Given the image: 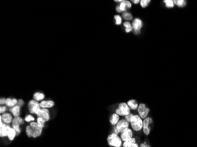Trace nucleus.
<instances>
[{"instance_id":"obj_22","label":"nucleus","mask_w":197,"mask_h":147,"mask_svg":"<svg viewBox=\"0 0 197 147\" xmlns=\"http://www.w3.org/2000/svg\"><path fill=\"white\" fill-rule=\"evenodd\" d=\"M17 136V133L16 131L12 128H11V129L9 130L8 133V135H7V138L8 140L9 141H13L15 137Z\"/></svg>"},{"instance_id":"obj_12","label":"nucleus","mask_w":197,"mask_h":147,"mask_svg":"<svg viewBox=\"0 0 197 147\" xmlns=\"http://www.w3.org/2000/svg\"><path fill=\"white\" fill-rule=\"evenodd\" d=\"M123 142L128 141L130 140H131L133 137V130L131 128H128L125 131L122 132L119 134Z\"/></svg>"},{"instance_id":"obj_31","label":"nucleus","mask_w":197,"mask_h":147,"mask_svg":"<svg viewBox=\"0 0 197 147\" xmlns=\"http://www.w3.org/2000/svg\"><path fill=\"white\" fill-rule=\"evenodd\" d=\"M174 4L175 5H177V6H180V7L185 6L186 5V4H187L186 1H185V0H174Z\"/></svg>"},{"instance_id":"obj_7","label":"nucleus","mask_w":197,"mask_h":147,"mask_svg":"<svg viewBox=\"0 0 197 147\" xmlns=\"http://www.w3.org/2000/svg\"><path fill=\"white\" fill-rule=\"evenodd\" d=\"M153 123H154L153 119L150 117H148L144 120L142 131H143L144 134L146 136H149V134L151 133V128L150 127V125L151 124H152Z\"/></svg>"},{"instance_id":"obj_17","label":"nucleus","mask_w":197,"mask_h":147,"mask_svg":"<svg viewBox=\"0 0 197 147\" xmlns=\"http://www.w3.org/2000/svg\"><path fill=\"white\" fill-rule=\"evenodd\" d=\"M122 147H139V145L138 144L136 138L133 137L131 140L123 142Z\"/></svg>"},{"instance_id":"obj_35","label":"nucleus","mask_w":197,"mask_h":147,"mask_svg":"<svg viewBox=\"0 0 197 147\" xmlns=\"http://www.w3.org/2000/svg\"><path fill=\"white\" fill-rule=\"evenodd\" d=\"M17 105H19V107H21V108L23 107L25 105V101L24 100H22V98H19V99H18V103H17Z\"/></svg>"},{"instance_id":"obj_16","label":"nucleus","mask_w":197,"mask_h":147,"mask_svg":"<svg viewBox=\"0 0 197 147\" xmlns=\"http://www.w3.org/2000/svg\"><path fill=\"white\" fill-rule=\"evenodd\" d=\"M17 103H18V99H17L16 98L14 97L6 98L5 105L9 108H12L15 105H17Z\"/></svg>"},{"instance_id":"obj_8","label":"nucleus","mask_w":197,"mask_h":147,"mask_svg":"<svg viewBox=\"0 0 197 147\" xmlns=\"http://www.w3.org/2000/svg\"><path fill=\"white\" fill-rule=\"evenodd\" d=\"M129 126H130L129 123L123 118L120 120L119 121L118 123V124L115 126H114V127L117 130L119 134H120L122 132L129 128Z\"/></svg>"},{"instance_id":"obj_14","label":"nucleus","mask_w":197,"mask_h":147,"mask_svg":"<svg viewBox=\"0 0 197 147\" xmlns=\"http://www.w3.org/2000/svg\"><path fill=\"white\" fill-rule=\"evenodd\" d=\"M41 108L51 109L55 106V103L52 100H44L40 103Z\"/></svg>"},{"instance_id":"obj_25","label":"nucleus","mask_w":197,"mask_h":147,"mask_svg":"<svg viewBox=\"0 0 197 147\" xmlns=\"http://www.w3.org/2000/svg\"><path fill=\"white\" fill-rule=\"evenodd\" d=\"M123 25L125 28V32L126 33H129L133 31V28L132 26V24L129 21H125L123 24Z\"/></svg>"},{"instance_id":"obj_3","label":"nucleus","mask_w":197,"mask_h":147,"mask_svg":"<svg viewBox=\"0 0 197 147\" xmlns=\"http://www.w3.org/2000/svg\"><path fill=\"white\" fill-rule=\"evenodd\" d=\"M115 113L120 117H125L131 113V110L126 103L122 102L118 104V108L115 110Z\"/></svg>"},{"instance_id":"obj_4","label":"nucleus","mask_w":197,"mask_h":147,"mask_svg":"<svg viewBox=\"0 0 197 147\" xmlns=\"http://www.w3.org/2000/svg\"><path fill=\"white\" fill-rule=\"evenodd\" d=\"M27 109L30 114L37 115L41 110L40 103L33 99L30 100L27 104Z\"/></svg>"},{"instance_id":"obj_27","label":"nucleus","mask_w":197,"mask_h":147,"mask_svg":"<svg viewBox=\"0 0 197 147\" xmlns=\"http://www.w3.org/2000/svg\"><path fill=\"white\" fill-rule=\"evenodd\" d=\"M11 125L12 128L16 131L17 136H19L21 134V131H22L21 125H19L18 124H11Z\"/></svg>"},{"instance_id":"obj_6","label":"nucleus","mask_w":197,"mask_h":147,"mask_svg":"<svg viewBox=\"0 0 197 147\" xmlns=\"http://www.w3.org/2000/svg\"><path fill=\"white\" fill-rule=\"evenodd\" d=\"M138 115L144 120L148 117V115L150 113V109L146 106L144 103H141L139 104V107L137 109Z\"/></svg>"},{"instance_id":"obj_32","label":"nucleus","mask_w":197,"mask_h":147,"mask_svg":"<svg viewBox=\"0 0 197 147\" xmlns=\"http://www.w3.org/2000/svg\"><path fill=\"white\" fill-rule=\"evenodd\" d=\"M118 5H119V7L122 12H124L127 11L128 8H127L126 5V4L124 2V0H122V1L121 3H119V4Z\"/></svg>"},{"instance_id":"obj_39","label":"nucleus","mask_w":197,"mask_h":147,"mask_svg":"<svg viewBox=\"0 0 197 147\" xmlns=\"http://www.w3.org/2000/svg\"><path fill=\"white\" fill-rule=\"evenodd\" d=\"M139 147H151L149 144H148L146 142H143L140 145H139Z\"/></svg>"},{"instance_id":"obj_38","label":"nucleus","mask_w":197,"mask_h":147,"mask_svg":"<svg viewBox=\"0 0 197 147\" xmlns=\"http://www.w3.org/2000/svg\"><path fill=\"white\" fill-rule=\"evenodd\" d=\"M5 101H6V98L1 97V98H0V105H5Z\"/></svg>"},{"instance_id":"obj_41","label":"nucleus","mask_w":197,"mask_h":147,"mask_svg":"<svg viewBox=\"0 0 197 147\" xmlns=\"http://www.w3.org/2000/svg\"><path fill=\"white\" fill-rule=\"evenodd\" d=\"M131 2H132L134 4H138V3H140L139 0H132Z\"/></svg>"},{"instance_id":"obj_29","label":"nucleus","mask_w":197,"mask_h":147,"mask_svg":"<svg viewBox=\"0 0 197 147\" xmlns=\"http://www.w3.org/2000/svg\"><path fill=\"white\" fill-rule=\"evenodd\" d=\"M164 2V4H165V6L167 8H172L174 7V2L172 0H164L163 1Z\"/></svg>"},{"instance_id":"obj_11","label":"nucleus","mask_w":197,"mask_h":147,"mask_svg":"<svg viewBox=\"0 0 197 147\" xmlns=\"http://www.w3.org/2000/svg\"><path fill=\"white\" fill-rule=\"evenodd\" d=\"M14 117L9 112H6L0 115V123L2 122L5 124L11 125L13 121Z\"/></svg>"},{"instance_id":"obj_2","label":"nucleus","mask_w":197,"mask_h":147,"mask_svg":"<svg viewBox=\"0 0 197 147\" xmlns=\"http://www.w3.org/2000/svg\"><path fill=\"white\" fill-rule=\"evenodd\" d=\"M143 121L144 120L138 114H134L129 123L131 129L136 132L142 130Z\"/></svg>"},{"instance_id":"obj_13","label":"nucleus","mask_w":197,"mask_h":147,"mask_svg":"<svg viewBox=\"0 0 197 147\" xmlns=\"http://www.w3.org/2000/svg\"><path fill=\"white\" fill-rule=\"evenodd\" d=\"M11 128V125L5 124L2 122L0 123V137L5 138L7 137L8 133Z\"/></svg>"},{"instance_id":"obj_37","label":"nucleus","mask_w":197,"mask_h":147,"mask_svg":"<svg viewBox=\"0 0 197 147\" xmlns=\"http://www.w3.org/2000/svg\"><path fill=\"white\" fill-rule=\"evenodd\" d=\"M124 2L125 3L128 9H129V8H132V3H131V1H129L128 0H124Z\"/></svg>"},{"instance_id":"obj_23","label":"nucleus","mask_w":197,"mask_h":147,"mask_svg":"<svg viewBox=\"0 0 197 147\" xmlns=\"http://www.w3.org/2000/svg\"><path fill=\"white\" fill-rule=\"evenodd\" d=\"M25 121H24V118H22L21 116H18V117H14L13 121L12 122V124H18L21 126L23 125L25 123Z\"/></svg>"},{"instance_id":"obj_5","label":"nucleus","mask_w":197,"mask_h":147,"mask_svg":"<svg viewBox=\"0 0 197 147\" xmlns=\"http://www.w3.org/2000/svg\"><path fill=\"white\" fill-rule=\"evenodd\" d=\"M143 21L139 18H135L132 20V26L133 32L135 35H139L141 33V29L143 27Z\"/></svg>"},{"instance_id":"obj_20","label":"nucleus","mask_w":197,"mask_h":147,"mask_svg":"<svg viewBox=\"0 0 197 147\" xmlns=\"http://www.w3.org/2000/svg\"><path fill=\"white\" fill-rule=\"evenodd\" d=\"M126 103H127L128 105L129 106V107L130 108L131 110H133V111L137 110V109L139 107V104H138V101L136 100H134V99H131V100H128Z\"/></svg>"},{"instance_id":"obj_1","label":"nucleus","mask_w":197,"mask_h":147,"mask_svg":"<svg viewBox=\"0 0 197 147\" xmlns=\"http://www.w3.org/2000/svg\"><path fill=\"white\" fill-rule=\"evenodd\" d=\"M108 146L110 147H122L123 141L119 134L114 133L108 135L106 138Z\"/></svg>"},{"instance_id":"obj_34","label":"nucleus","mask_w":197,"mask_h":147,"mask_svg":"<svg viewBox=\"0 0 197 147\" xmlns=\"http://www.w3.org/2000/svg\"><path fill=\"white\" fill-rule=\"evenodd\" d=\"M8 107L6 105L0 106V114H2L6 112H8Z\"/></svg>"},{"instance_id":"obj_36","label":"nucleus","mask_w":197,"mask_h":147,"mask_svg":"<svg viewBox=\"0 0 197 147\" xmlns=\"http://www.w3.org/2000/svg\"><path fill=\"white\" fill-rule=\"evenodd\" d=\"M133 115H134V114H133V113H130L129 115H126V116L124 117V119H125V120H126L128 122L130 123V121H131V120L132 117L133 116Z\"/></svg>"},{"instance_id":"obj_26","label":"nucleus","mask_w":197,"mask_h":147,"mask_svg":"<svg viewBox=\"0 0 197 147\" xmlns=\"http://www.w3.org/2000/svg\"><path fill=\"white\" fill-rule=\"evenodd\" d=\"M24 118L25 122L27 123H29V124L36 121L35 117L32 114H26Z\"/></svg>"},{"instance_id":"obj_33","label":"nucleus","mask_w":197,"mask_h":147,"mask_svg":"<svg viewBox=\"0 0 197 147\" xmlns=\"http://www.w3.org/2000/svg\"><path fill=\"white\" fill-rule=\"evenodd\" d=\"M151 2L150 0H141L140 1V5L142 8H146L148 6L149 3Z\"/></svg>"},{"instance_id":"obj_40","label":"nucleus","mask_w":197,"mask_h":147,"mask_svg":"<svg viewBox=\"0 0 197 147\" xmlns=\"http://www.w3.org/2000/svg\"><path fill=\"white\" fill-rule=\"evenodd\" d=\"M116 12H118V13H122V12H121L120 8H119V5H117V6H116Z\"/></svg>"},{"instance_id":"obj_28","label":"nucleus","mask_w":197,"mask_h":147,"mask_svg":"<svg viewBox=\"0 0 197 147\" xmlns=\"http://www.w3.org/2000/svg\"><path fill=\"white\" fill-rule=\"evenodd\" d=\"M114 19H115V24L116 25H121L122 23V17L121 15L118 14V15H114Z\"/></svg>"},{"instance_id":"obj_10","label":"nucleus","mask_w":197,"mask_h":147,"mask_svg":"<svg viewBox=\"0 0 197 147\" xmlns=\"http://www.w3.org/2000/svg\"><path fill=\"white\" fill-rule=\"evenodd\" d=\"M37 117H40L43 119L46 123L48 122L51 119V114L49 109L41 108L37 115Z\"/></svg>"},{"instance_id":"obj_9","label":"nucleus","mask_w":197,"mask_h":147,"mask_svg":"<svg viewBox=\"0 0 197 147\" xmlns=\"http://www.w3.org/2000/svg\"><path fill=\"white\" fill-rule=\"evenodd\" d=\"M30 125V126L32 128L33 131H34V136H33V138H37L38 137H40L43 132V128H41L38 124L35 121L34 122H32L31 123L29 124Z\"/></svg>"},{"instance_id":"obj_15","label":"nucleus","mask_w":197,"mask_h":147,"mask_svg":"<svg viewBox=\"0 0 197 147\" xmlns=\"http://www.w3.org/2000/svg\"><path fill=\"white\" fill-rule=\"evenodd\" d=\"M9 112L13 115L14 117L20 116L21 113V107L18 105L9 108Z\"/></svg>"},{"instance_id":"obj_30","label":"nucleus","mask_w":197,"mask_h":147,"mask_svg":"<svg viewBox=\"0 0 197 147\" xmlns=\"http://www.w3.org/2000/svg\"><path fill=\"white\" fill-rule=\"evenodd\" d=\"M36 122L37 123V124L41 128H44L45 127V123H46V122L43 119H42L40 117H37V118H36Z\"/></svg>"},{"instance_id":"obj_21","label":"nucleus","mask_w":197,"mask_h":147,"mask_svg":"<svg viewBox=\"0 0 197 147\" xmlns=\"http://www.w3.org/2000/svg\"><path fill=\"white\" fill-rule=\"evenodd\" d=\"M25 135L27 136V137L30 138H33V136H34V131L32 128L30 126V125H27L25 127Z\"/></svg>"},{"instance_id":"obj_18","label":"nucleus","mask_w":197,"mask_h":147,"mask_svg":"<svg viewBox=\"0 0 197 147\" xmlns=\"http://www.w3.org/2000/svg\"><path fill=\"white\" fill-rule=\"evenodd\" d=\"M45 98V95L44 93L42 92L37 91L34 93L32 95V99L37 101L38 103H40L42 101L44 100Z\"/></svg>"},{"instance_id":"obj_19","label":"nucleus","mask_w":197,"mask_h":147,"mask_svg":"<svg viewBox=\"0 0 197 147\" xmlns=\"http://www.w3.org/2000/svg\"><path fill=\"white\" fill-rule=\"evenodd\" d=\"M120 120H121L120 116L115 113L110 115L109 118V122H110V124L112 126L114 127L118 124V123L119 121Z\"/></svg>"},{"instance_id":"obj_24","label":"nucleus","mask_w":197,"mask_h":147,"mask_svg":"<svg viewBox=\"0 0 197 147\" xmlns=\"http://www.w3.org/2000/svg\"><path fill=\"white\" fill-rule=\"evenodd\" d=\"M122 17L126 21H129L133 20V15L130 12H128V11L123 12L122 15Z\"/></svg>"}]
</instances>
